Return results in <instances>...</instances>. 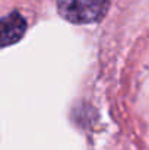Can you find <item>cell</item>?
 Instances as JSON below:
<instances>
[{
  "instance_id": "obj_1",
  "label": "cell",
  "mask_w": 149,
  "mask_h": 150,
  "mask_svg": "<svg viewBox=\"0 0 149 150\" xmlns=\"http://www.w3.org/2000/svg\"><path fill=\"white\" fill-rule=\"evenodd\" d=\"M110 7V0H57V10L72 23H94L101 21Z\"/></svg>"
},
{
  "instance_id": "obj_2",
  "label": "cell",
  "mask_w": 149,
  "mask_h": 150,
  "mask_svg": "<svg viewBox=\"0 0 149 150\" xmlns=\"http://www.w3.org/2000/svg\"><path fill=\"white\" fill-rule=\"evenodd\" d=\"M26 31L25 19L18 13H9L0 19V47H7L18 42Z\"/></svg>"
}]
</instances>
